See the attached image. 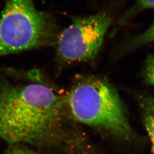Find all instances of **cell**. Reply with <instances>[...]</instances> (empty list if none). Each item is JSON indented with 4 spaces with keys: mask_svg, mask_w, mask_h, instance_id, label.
Returning a JSON list of instances; mask_svg holds the SVG:
<instances>
[{
    "mask_svg": "<svg viewBox=\"0 0 154 154\" xmlns=\"http://www.w3.org/2000/svg\"><path fill=\"white\" fill-rule=\"evenodd\" d=\"M53 17L39 11L33 0H5L0 18V58L55 44Z\"/></svg>",
    "mask_w": 154,
    "mask_h": 154,
    "instance_id": "obj_3",
    "label": "cell"
},
{
    "mask_svg": "<svg viewBox=\"0 0 154 154\" xmlns=\"http://www.w3.org/2000/svg\"><path fill=\"white\" fill-rule=\"evenodd\" d=\"M81 153H82V154H88V153H86V152H82Z\"/></svg>",
    "mask_w": 154,
    "mask_h": 154,
    "instance_id": "obj_10",
    "label": "cell"
},
{
    "mask_svg": "<svg viewBox=\"0 0 154 154\" xmlns=\"http://www.w3.org/2000/svg\"><path fill=\"white\" fill-rule=\"evenodd\" d=\"M143 75L146 82L154 87V55H149L145 61Z\"/></svg>",
    "mask_w": 154,
    "mask_h": 154,
    "instance_id": "obj_8",
    "label": "cell"
},
{
    "mask_svg": "<svg viewBox=\"0 0 154 154\" xmlns=\"http://www.w3.org/2000/svg\"><path fill=\"white\" fill-rule=\"evenodd\" d=\"M139 105L144 126L148 132L154 154V99L151 97L144 95L139 99Z\"/></svg>",
    "mask_w": 154,
    "mask_h": 154,
    "instance_id": "obj_5",
    "label": "cell"
},
{
    "mask_svg": "<svg viewBox=\"0 0 154 154\" xmlns=\"http://www.w3.org/2000/svg\"><path fill=\"white\" fill-rule=\"evenodd\" d=\"M66 100L67 110L75 121L121 139L130 140L134 137L118 94L105 80L79 79Z\"/></svg>",
    "mask_w": 154,
    "mask_h": 154,
    "instance_id": "obj_2",
    "label": "cell"
},
{
    "mask_svg": "<svg viewBox=\"0 0 154 154\" xmlns=\"http://www.w3.org/2000/svg\"><path fill=\"white\" fill-rule=\"evenodd\" d=\"M4 154H39L30 149L26 148L20 144H14L6 151Z\"/></svg>",
    "mask_w": 154,
    "mask_h": 154,
    "instance_id": "obj_9",
    "label": "cell"
},
{
    "mask_svg": "<svg viewBox=\"0 0 154 154\" xmlns=\"http://www.w3.org/2000/svg\"><path fill=\"white\" fill-rule=\"evenodd\" d=\"M112 23L106 11L88 16L77 17L57 35L55 41L59 61L64 63L93 61L103 45Z\"/></svg>",
    "mask_w": 154,
    "mask_h": 154,
    "instance_id": "obj_4",
    "label": "cell"
},
{
    "mask_svg": "<svg viewBox=\"0 0 154 154\" xmlns=\"http://www.w3.org/2000/svg\"><path fill=\"white\" fill-rule=\"evenodd\" d=\"M67 111L66 98L45 83L0 79V139L11 145L61 144Z\"/></svg>",
    "mask_w": 154,
    "mask_h": 154,
    "instance_id": "obj_1",
    "label": "cell"
},
{
    "mask_svg": "<svg viewBox=\"0 0 154 154\" xmlns=\"http://www.w3.org/2000/svg\"><path fill=\"white\" fill-rule=\"evenodd\" d=\"M152 42H154V23L146 31L127 42L125 49L131 50Z\"/></svg>",
    "mask_w": 154,
    "mask_h": 154,
    "instance_id": "obj_7",
    "label": "cell"
},
{
    "mask_svg": "<svg viewBox=\"0 0 154 154\" xmlns=\"http://www.w3.org/2000/svg\"><path fill=\"white\" fill-rule=\"evenodd\" d=\"M149 9H154V0H136L135 2L119 17L116 25L121 27L139 13Z\"/></svg>",
    "mask_w": 154,
    "mask_h": 154,
    "instance_id": "obj_6",
    "label": "cell"
}]
</instances>
